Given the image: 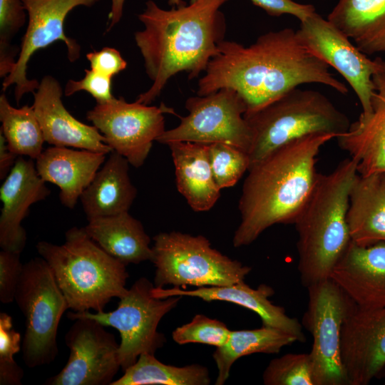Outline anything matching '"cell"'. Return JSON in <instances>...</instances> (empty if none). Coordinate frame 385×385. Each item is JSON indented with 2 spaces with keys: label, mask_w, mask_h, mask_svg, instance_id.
<instances>
[{
  "label": "cell",
  "mask_w": 385,
  "mask_h": 385,
  "mask_svg": "<svg viewBox=\"0 0 385 385\" xmlns=\"http://www.w3.org/2000/svg\"><path fill=\"white\" fill-rule=\"evenodd\" d=\"M357 175V163L351 158L341 161L329 174L319 173L294 223L298 234V271L306 287L329 279L351 241L346 216Z\"/></svg>",
  "instance_id": "277c9868"
},
{
  "label": "cell",
  "mask_w": 385,
  "mask_h": 385,
  "mask_svg": "<svg viewBox=\"0 0 385 385\" xmlns=\"http://www.w3.org/2000/svg\"><path fill=\"white\" fill-rule=\"evenodd\" d=\"M207 367L198 364L175 366L160 362L153 354H143L111 385H208Z\"/></svg>",
  "instance_id": "f1b7e54d"
},
{
  "label": "cell",
  "mask_w": 385,
  "mask_h": 385,
  "mask_svg": "<svg viewBox=\"0 0 385 385\" xmlns=\"http://www.w3.org/2000/svg\"><path fill=\"white\" fill-rule=\"evenodd\" d=\"M227 1L197 0L170 10L153 0L145 3L138 14L144 28L135 33L134 39L153 83L137 102L150 104L178 73L187 72L194 79L206 71L225 40L226 21L220 9Z\"/></svg>",
  "instance_id": "7a4b0ae2"
},
{
  "label": "cell",
  "mask_w": 385,
  "mask_h": 385,
  "mask_svg": "<svg viewBox=\"0 0 385 385\" xmlns=\"http://www.w3.org/2000/svg\"><path fill=\"white\" fill-rule=\"evenodd\" d=\"M21 334L13 328L12 319L0 313V385H21L22 368L13 356L20 350Z\"/></svg>",
  "instance_id": "e575fe53"
},
{
  "label": "cell",
  "mask_w": 385,
  "mask_h": 385,
  "mask_svg": "<svg viewBox=\"0 0 385 385\" xmlns=\"http://www.w3.org/2000/svg\"><path fill=\"white\" fill-rule=\"evenodd\" d=\"M296 31L309 51L345 78L361 103V113H369L375 92L372 78L385 68V61L380 58H369L346 36L317 12L300 21Z\"/></svg>",
  "instance_id": "4fadbf2b"
},
{
  "label": "cell",
  "mask_w": 385,
  "mask_h": 385,
  "mask_svg": "<svg viewBox=\"0 0 385 385\" xmlns=\"http://www.w3.org/2000/svg\"><path fill=\"white\" fill-rule=\"evenodd\" d=\"M208 155L215 181L220 190L234 186L250 167L248 153L229 144H209Z\"/></svg>",
  "instance_id": "4dcf8cb0"
},
{
  "label": "cell",
  "mask_w": 385,
  "mask_h": 385,
  "mask_svg": "<svg viewBox=\"0 0 385 385\" xmlns=\"http://www.w3.org/2000/svg\"><path fill=\"white\" fill-rule=\"evenodd\" d=\"M302 326L312 337L314 385H348L340 355L341 331L354 302L330 278L312 284Z\"/></svg>",
  "instance_id": "8fae6325"
},
{
  "label": "cell",
  "mask_w": 385,
  "mask_h": 385,
  "mask_svg": "<svg viewBox=\"0 0 385 385\" xmlns=\"http://www.w3.org/2000/svg\"><path fill=\"white\" fill-rule=\"evenodd\" d=\"M340 355L348 385H366L385 369V307L354 303L344 319Z\"/></svg>",
  "instance_id": "2e32d148"
},
{
  "label": "cell",
  "mask_w": 385,
  "mask_h": 385,
  "mask_svg": "<svg viewBox=\"0 0 385 385\" xmlns=\"http://www.w3.org/2000/svg\"><path fill=\"white\" fill-rule=\"evenodd\" d=\"M327 20L366 55L385 52V0H339Z\"/></svg>",
  "instance_id": "4316f807"
},
{
  "label": "cell",
  "mask_w": 385,
  "mask_h": 385,
  "mask_svg": "<svg viewBox=\"0 0 385 385\" xmlns=\"http://www.w3.org/2000/svg\"><path fill=\"white\" fill-rule=\"evenodd\" d=\"M185 106L188 115L179 116L180 124L165 130L156 141L166 145L176 141L223 143L249 153L253 133L244 117L246 104L235 89L223 88L205 96L190 97Z\"/></svg>",
  "instance_id": "30bf717a"
},
{
  "label": "cell",
  "mask_w": 385,
  "mask_h": 385,
  "mask_svg": "<svg viewBox=\"0 0 385 385\" xmlns=\"http://www.w3.org/2000/svg\"><path fill=\"white\" fill-rule=\"evenodd\" d=\"M334 138L324 133L299 138L250 167L238 204L235 247L252 244L274 225L294 223L318 178L317 156Z\"/></svg>",
  "instance_id": "3957f363"
},
{
  "label": "cell",
  "mask_w": 385,
  "mask_h": 385,
  "mask_svg": "<svg viewBox=\"0 0 385 385\" xmlns=\"http://www.w3.org/2000/svg\"><path fill=\"white\" fill-rule=\"evenodd\" d=\"M265 385H314L309 353H288L270 361L262 375Z\"/></svg>",
  "instance_id": "1f68e13d"
},
{
  "label": "cell",
  "mask_w": 385,
  "mask_h": 385,
  "mask_svg": "<svg viewBox=\"0 0 385 385\" xmlns=\"http://www.w3.org/2000/svg\"><path fill=\"white\" fill-rule=\"evenodd\" d=\"M145 277L137 279L120 299L117 308L109 312L95 314L88 311L69 312L68 317H85L96 320L105 327L116 329L120 334L118 356L125 371L143 354H153L165 343L164 334L158 332L162 318L173 309L183 297L158 298L154 288Z\"/></svg>",
  "instance_id": "9c48e42d"
},
{
  "label": "cell",
  "mask_w": 385,
  "mask_h": 385,
  "mask_svg": "<svg viewBox=\"0 0 385 385\" xmlns=\"http://www.w3.org/2000/svg\"><path fill=\"white\" fill-rule=\"evenodd\" d=\"M26 9L22 0H0V76L6 78L13 70L20 49L11 41L24 25Z\"/></svg>",
  "instance_id": "d6a6232c"
},
{
  "label": "cell",
  "mask_w": 385,
  "mask_h": 385,
  "mask_svg": "<svg viewBox=\"0 0 385 385\" xmlns=\"http://www.w3.org/2000/svg\"><path fill=\"white\" fill-rule=\"evenodd\" d=\"M252 3L265 10L272 16L289 14L297 17L300 21L316 12L312 4H303L293 0H250Z\"/></svg>",
  "instance_id": "f35d334b"
},
{
  "label": "cell",
  "mask_w": 385,
  "mask_h": 385,
  "mask_svg": "<svg viewBox=\"0 0 385 385\" xmlns=\"http://www.w3.org/2000/svg\"><path fill=\"white\" fill-rule=\"evenodd\" d=\"M152 293L158 298L193 297L209 302L219 300L234 303L258 314L262 325L280 329L294 337L297 342L304 343L306 340L299 320L289 317L284 307L270 300L274 291L267 284H260L257 289H253L243 281L228 286L202 287L192 290L176 287L169 289L154 287Z\"/></svg>",
  "instance_id": "ffe728a7"
},
{
  "label": "cell",
  "mask_w": 385,
  "mask_h": 385,
  "mask_svg": "<svg viewBox=\"0 0 385 385\" xmlns=\"http://www.w3.org/2000/svg\"><path fill=\"white\" fill-rule=\"evenodd\" d=\"M36 247L50 267L68 309L76 312H103L112 298L120 299L128 292L126 265L104 251L83 227L67 230L62 245L40 241Z\"/></svg>",
  "instance_id": "5b68a950"
},
{
  "label": "cell",
  "mask_w": 385,
  "mask_h": 385,
  "mask_svg": "<svg viewBox=\"0 0 385 385\" xmlns=\"http://www.w3.org/2000/svg\"><path fill=\"white\" fill-rule=\"evenodd\" d=\"M19 155L13 153L6 144V139L0 132V179H5L14 165Z\"/></svg>",
  "instance_id": "ab89813d"
},
{
  "label": "cell",
  "mask_w": 385,
  "mask_h": 385,
  "mask_svg": "<svg viewBox=\"0 0 385 385\" xmlns=\"http://www.w3.org/2000/svg\"><path fill=\"white\" fill-rule=\"evenodd\" d=\"M154 286L221 287L245 281L252 268L211 247L202 235L160 232L153 237Z\"/></svg>",
  "instance_id": "52a82bcc"
},
{
  "label": "cell",
  "mask_w": 385,
  "mask_h": 385,
  "mask_svg": "<svg viewBox=\"0 0 385 385\" xmlns=\"http://www.w3.org/2000/svg\"><path fill=\"white\" fill-rule=\"evenodd\" d=\"M165 113L177 115L172 108L161 103L149 106L137 101L128 103L115 97L97 103L86 117L104 136L106 143L135 168L142 166L153 142L165 129Z\"/></svg>",
  "instance_id": "7c38bea8"
},
{
  "label": "cell",
  "mask_w": 385,
  "mask_h": 385,
  "mask_svg": "<svg viewBox=\"0 0 385 385\" xmlns=\"http://www.w3.org/2000/svg\"><path fill=\"white\" fill-rule=\"evenodd\" d=\"M230 332L223 322L196 314L189 323L177 327L172 337L178 344L200 343L219 347L227 342Z\"/></svg>",
  "instance_id": "836d02e7"
},
{
  "label": "cell",
  "mask_w": 385,
  "mask_h": 385,
  "mask_svg": "<svg viewBox=\"0 0 385 385\" xmlns=\"http://www.w3.org/2000/svg\"><path fill=\"white\" fill-rule=\"evenodd\" d=\"M125 0H111V11L109 13V26L108 31L117 24L122 18Z\"/></svg>",
  "instance_id": "60d3db41"
},
{
  "label": "cell",
  "mask_w": 385,
  "mask_h": 385,
  "mask_svg": "<svg viewBox=\"0 0 385 385\" xmlns=\"http://www.w3.org/2000/svg\"><path fill=\"white\" fill-rule=\"evenodd\" d=\"M65 335L70 350L67 363L56 375L48 379V385H108L120 365L119 344L105 326L95 319L75 317Z\"/></svg>",
  "instance_id": "9a60e30c"
},
{
  "label": "cell",
  "mask_w": 385,
  "mask_h": 385,
  "mask_svg": "<svg viewBox=\"0 0 385 385\" xmlns=\"http://www.w3.org/2000/svg\"><path fill=\"white\" fill-rule=\"evenodd\" d=\"M329 68L306 48L296 31L286 28L265 33L249 46L222 41L198 80L197 93L205 96L223 88L235 89L246 104L245 113L306 83H321L346 95V86Z\"/></svg>",
  "instance_id": "6da1fadb"
},
{
  "label": "cell",
  "mask_w": 385,
  "mask_h": 385,
  "mask_svg": "<svg viewBox=\"0 0 385 385\" xmlns=\"http://www.w3.org/2000/svg\"><path fill=\"white\" fill-rule=\"evenodd\" d=\"M86 58L91 69L111 78L127 66L126 61L114 48L105 47L98 51L90 52Z\"/></svg>",
  "instance_id": "74e56055"
},
{
  "label": "cell",
  "mask_w": 385,
  "mask_h": 385,
  "mask_svg": "<svg viewBox=\"0 0 385 385\" xmlns=\"http://www.w3.org/2000/svg\"><path fill=\"white\" fill-rule=\"evenodd\" d=\"M358 307H385V242L362 247L352 241L330 277Z\"/></svg>",
  "instance_id": "d6986e66"
},
{
  "label": "cell",
  "mask_w": 385,
  "mask_h": 385,
  "mask_svg": "<svg viewBox=\"0 0 385 385\" xmlns=\"http://www.w3.org/2000/svg\"><path fill=\"white\" fill-rule=\"evenodd\" d=\"M100 0H22L29 16L28 26L23 36L19 57L11 72L4 79L2 89L14 85L15 99L19 104L23 96L34 93L39 83L27 77V66L31 57L39 49L56 41L67 48L71 62L78 59L81 47L64 32L63 25L68 13L78 6L91 7Z\"/></svg>",
  "instance_id": "5bb4252c"
},
{
  "label": "cell",
  "mask_w": 385,
  "mask_h": 385,
  "mask_svg": "<svg viewBox=\"0 0 385 385\" xmlns=\"http://www.w3.org/2000/svg\"><path fill=\"white\" fill-rule=\"evenodd\" d=\"M85 76L79 80H69L65 87L64 93L70 96L80 91L91 94L97 103H104L114 98L112 94V78L92 69L85 70Z\"/></svg>",
  "instance_id": "8d00e7d4"
},
{
  "label": "cell",
  "mask_w": 385,
  "mask_h": 385,
  "mask_svg": "<svg viewBox=\"0 0 385 385\" xmlns=\"http://www.w3.org/2000/svg\"><path fill=\"white\" fill-rule=\"evenodd\" d=\"M83 228L104 251L125 265L152 259L150 238L128 212L89 220Z\"/></svg>",
  "instance_id": "484cf974"
},
{
  "label": "cell",
  "mask_w": 385,
  "mask_h": 385,
  "mask_svg": "<svg viewBox=\"0 0 385 385\" xmlns=\"http://www.w3.org/2000/svg\"><path fill=\"white\" fill-rule=\"evenodd\" d=\"M20 254L4 250L0 252V301L4 304L14 300L24 266Z\"/></svg>",
  "instance_id": "d590c367"
},
{
  "label": "cell",
  "mask_w": 385,
  "mask_h": 385,
  "mask_svg": "<svg viewBox=\"0 0 385 385\" xmlns=\"http://www.w3.org/2000/svg\"><path fill=\"white\" fill-rule=\"evenodd\" d=\"M129 165L120 154L111 153L80 197L88 220L129 211L137 195Z\"/></svg>",
  "instance_id": "cb8c5ba5"
},
{
  "label": "cell",
  "mask_w": 385,
  "mask_h": 385,
  "mask_svg": "<svg viewBox=\"0 0 385 385\" xmlns=\"http://www.w3.org/2000/svg\"><path fill=\"white\" fill-rule=\"evenodd\" d=\"M244 117L253 133L250 167L293 140L317 133L337 138L351 125L325 95L297 87Z\"/></svg>",
  "instance_id": "8992f818"
},
{
  "label": "cell",
  "mask_w": 385,
  "mask_h": 385,
  "mask_svg": "<svg viewBox=\"0 0 385 385\" xmlns=\"http://www.w3.org/2000/svg\"><path fill=\"white\" fill-rule=\"evenodd\" d=\"M372 79L371 111L361 113L348 131L337 138L340 148L356 161L361 176L385 173V68Z\"/></svg>",
  "instance_id": "44dd1931"
},
{
  "label": "cell",
  "mask_w": 385,
  "mask_h": 385,
  "mask_svg": "<svg viewBox=\"0 0 385 385\" xmlns=\"http://www.w3.org/2000/svg\"><path fill=\"white\" fill-rule=\"evenodd\" d=\"M14 300L25 319L24 362L29 368L51 363L58 354V324L68 306L41 257L24 264Z\"/></svg>",
  "instance_id": "ba28073f"
},
{
  "label": "cell",
  "mask_w": 385,
  "mask_h": 385,
  "mask_svg": "<svg viewBox=\"0 0 385 385\" xmlns=\"http://www.w3.org/2000/svg\"><path fill=\"white\" fill-rule=\"evenodd\" d=\"M175 166L177 188L195 212L210 210L220 197L210 167L208 145L176 141L167 144Z\"/></svg>",
  "instance_id": "603a6c76"
},
{
  "label": "cell",
  "mask_w": 385,
  "mask_h": 385,
  "mask_svg": "<svg viewBox=\"0 0 385 385\" xmlns=\"http://www.w3.org/2000/svg\"><path fill=\"white\" fill-rule=\"evenodd\" d=\"M38 175L34 160L19 156L0 188L2 208L0 216L1 250L21 253L26 242V232L21 225L29 207L50 194Z\"/></svg>",
  "instance_id": "ac0fdd59"
},
{
  "label": "cell",
  "mask_w": 385,
  "mask_h": 385,
  "mask_svg": "<svg viewBox=\"0 0 385 385\" xmlns=\"http://www.w3.org/2000/svg\"><path fill=\"white\" fill-rule=\"evenodd\" d=\"M34 96L32 106L46 143L105 154L113 151L96 127L79 121L67 111L61 100L62 88L55 78L44 76Z\"/></svg>",
  "instance_id": "e0dca14e"
},
{
  "label": "cell",
  "mask_w": 385,
  "mask_h": 385,
  "mask_svg": "<svg viewBox=\"0 0 385 385\" xmlns=\"http://www.w3.org/2000/svg\"><path fill=\"white\" fill-rule=\"evenodd\" d=\"M106 155L84 149L53 146L43 150L35 164L43 181L58 187L61 204L73 209L106 161Z\"/></svg>",
  "instance_id": "7402d4cb"
},
{
  "label": "cell",
  "mask_w": 385,
  "mask_h": 385,
  "mask_svg": "<svg viewBox=\"0 0 385 385\" xmlns=\"http://www.w3.org/2000/svg\"><path fill=\"white\" fill-rule=\"evenodd\" d=\"M0 132L8 148L19 156L36 160L43 152L45 139L33 106L16 108L9 102L6 95L0 96Z\"/></svg>",
  "instance_id": "f546056e"
},
{
  "label": "cell",
  "mask_w": 385,
  "mask_h": 385,
  "mask_svg": "<svg viewBox=\"0 0 385 385\" xmlns=\"http://www.w3.org/2000/svg\"><path fill=\"white\" fill-rule=\"evenodd\" d=\"M195 1L197 0H190V3L195 2ZM168 2L169 5L173 7L179 6L185 4L183 0H168Z\"/></svg>",
  "instance_id": "b9f144b4"
},
{
  "label": "cell",
  "mask_w": 385,
  "mask_h": 385,
  "mask_svg": "<svg viewBox=\"0 0 385 385\" xmlns=\"http://www.w3.org/2000/svg\"><path fill=\"white\" fill-rule=\"evenodd\" d=\"M351 240L367 247L385 242V173L358 174L346 216Z\"/></svg>",
  "instance_id": "d4e9b609"
},
{
  "label": "cell",
  "mask_w": 385,
  "mask_h": 385,
  "mask_svg": "<svg viewBox=\"0 0 385 385\" xmlns=\"http://www.w3.org/2000/svg\"><path fill=\"white\" fill-rule=\"evenodd\" d=\"M296 342L289 334L270 326L231 331L227 342L216 347L212 354L218 370L215 385L226 382L232 366L240 357L260 353L277 354L284 346Z\"/></svg>",
  "instance_id": "83f0119b"
}]
</instances>
